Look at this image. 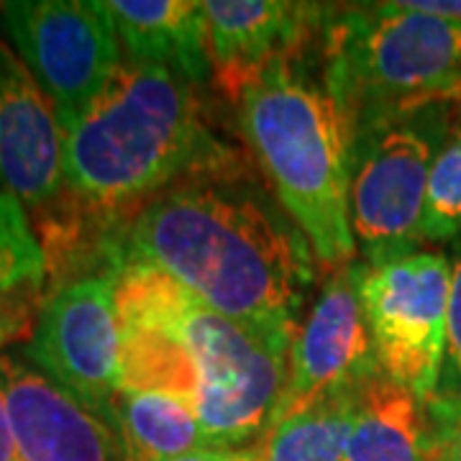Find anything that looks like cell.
I'll return each mask as SVG.
<instances>
[{"instance_id":"1","label":"cell","mask_w":461,"mask_h":461,"mask_svg":"<svg viewBox=\"0 0 461 461\" xmlns=\"http://www.w3.org/2000/svg\"><path fill=\"white\" fill-rule=\"evenodd\" d=\"M315 262L311 241L241 162L167 187L111 241L113 269L151 267L215 313L290 346Z\"/></svg>"},{"instance_id":"2","label":"cell","mask_w":461,"mask_h":461,"mask_svg":"<svg viewBox=\"0 0 461 461\" xmlns=\"http://www.w3.org/2000/svg\"><path fill=\"white\" fill-rule=\"evenodd\" d=\"M121 387L185 402L215 448L262 444L277 411L290 344L215 313L144 264L113 269Z\"/></svg>"},{"instance_id":"3","label":"cell","mask_w":461,"mask_h":461,"mask_svg":"<svg viewBox=\"0 0 461 461\" xmlns=\"http://www.w3.org/2000/svg\"><path fill=\"white\" fill-rule=\"evenodd\" d=\"M233 162L208 129L195 85L162 67L121 65L65 131L67 190L118 223L167 187Z\"/></svg>"},{"instance_id":"4","label":"cell","mask_w":461,"mask_h":461,"mask_svg":"<svg viewBox=\"0 0 461 461\" xmlns=\"http://www.w3.org/2000/svg\"><path fill=\"white\" fill-rule=\"evenodd\" d=\"M239 131L282 211L311 241L318 262H354L351 126L323 83L318 51L282 57L233 95Z\"/></svg>"},{"instance_id":"5","label":"cell","mask_w":461,"mask_h":461,"mask_svg":"<svg viewBox=\"0 0 461 461\" xmlns=\"http://www.w3.org/2000/svg\"><path fill=\"white\" fill-rule=\"evenodd\" d=\"M315 51L351 136L448 103L461 85V23L418 14L408 3H329Z\"/></svg>"},{"instance_id":"6","label":"cell","mask_w":461,"mask_h":461,"mask_svg":"<svg viewBox=\"0 0 461 461\" xmlns=\"http://www.w3.org/2000/svg\"><path fill=\"white\" fill-rule=\"evenodd\" d=\"M451 118V103H433L354 133L348 213L364 264L397 262L423 244L420 226L430 165Z\"/></svg>"},{"instance_id":"7","label":"cell","mask_w":461,"mask_h":461,"mask_svg":"<svg viewBox=\"0 0 461 461\" xmlns=\"http://www.w3.org/2000/svg\"><path fill=\"white\" fill-rule=\"evenodd\" d=\"M357 285L379 372L420 402L430 400L444 375L451 259L415 251L379 267L357 262Z\"/></svg>"},{"instance_id":"8","label":"cell","mask_w":461,"mask_h":461,"mask_svg":"<svg viewBox=\"0 0 461 461\" xmlns=\"http://www.w3.org/2000/svg\"><path fill=\"white\" fill-rule=\"evenodd\" d=\"M0 16L18 59L44 90L67 131L123 65L105 3L16 0L5 3Z\"/></svg>"},{"instance_id":"9","label":"cell","mask_w":461,"mask_h":461,"mask_svg":"<svg viewBox=\"0 0 461 461\" xmlns=\"http://www.w3.org/2000/svg\"><path fill=\"white\" fill-rule=\"evenodd\" d=\"M26 357L100 418L121 390V323L113 272L62 282L39 311Z\"/></svg>"},{"instance_id":"10","label":"cell","mask_w":461,"mask_h":461,"mask_svg":"<svg viewBox=\"0 0 461 461\" xmlns=\"http://www.w3.org/2000/svg\"><path fill=\"white\" fill-rule=\"evenodd\" d=\"M377 375L382 372L364 318L354 259L330 272L305 321L297 326L290 346L285 390L269 429L287 412L333 390L364 384Z\"/></svg>"},{"instance_id":"11","label":"cell","mask_w":461,"mask_h":461,"mask_svg":"<svg viewBox=\"0 0 461 461\" xmlns=\"http://www.w3.org/2000/svg\"><path fill=\"white\" fill-rule=\"evenodd\" d=\"M0 393L21 461H126L113 426L36 364L0 354Z\"/></svg>"},{"instance_id":"12","label":"cell","mask_w":461,"mask_h":461,"mask_svg":"<svg viewBox=\"0 0 461 461\" xmlns=\"http://www.w3.org/2000/svg\"><path fill=\"white\" fill-rule=\"evenodd\" d=\"M65 190V129L26 65L0 44V193L41 213Z\"/></svg>"},{"instance_id":"13","label":"cell","mask_w":461,"mask_h":461,"mask_svg":"<svg viewBox=\"0 0 461 461\" xmlns=\"http://www.w3.org/2000/svg\"><path fill=\"white\" fill-rule=\"evenodd\" d=\"M329 3L295 0H203L213 77L233 98L259 69L297 57L318 41Z\"/></svg>"},{"instance_id":"14","label":"cell","mask_w":461,"mask_h":461,"mask_svg":"<svg viewBox=\"0 0 461 461\" xmlns=\"http://www.w3.org/2000/svg\"><path fill=\"white\" fill-rule=\"evenodd\" d=\"M129 65L162 67L190 85L213 77L203 0H105Z\"/></svg>"},{"instance_id":"15","label":"cell","mask_w":461,"mask_h":461,"mask_svg":"<svg viewBox=\"0 0 461 461\" xmlns=\"http://www.w3.org/2000/svg\"><path fill=\"white\" fill-rule=\"evenodd\" d=\"M108 423L126 461H169L215 448L198 415L180 400L157 393L118 390L108 408Z\"/></svg>"},{"instance_id":"16","label":"cell","mask_w":461,"mask_h":461,"mask_svg":"<svg viewBox=\"0 0 461 461\" xmlns=\"http://www.w3.org/2000/svg\"><path fill=\"white\" fill-rule=\"evenodd\" d=\"M344 461H429L423 402L384 375L369 379Z\"/></svg>"},{"instance_id":"17","label":"cell","mask_w":461,"mask_h":461,"mask_svg":"<svg viewBox=\"0 0 461 461\" xmlns=\"http://www.w3.org/2000/svg\"><path fill=\"white\" fill-rule=\"evenodd\" d=\"M366 384V382H364ZM364 384L333 390L313 402L287 412L267 430L264 461H344L357 423Z\"/></svg>"},{"instance_id":"18","label":"cell","mask_w":461,"mask_h":461,"mask_svg":"<svg viewBox=\"0 0 461 461\" xmlns=\"http://www.w3.org/2000/svg\"><path fill=\"white\" fill-rule=\"evenodd\" d=\"M420 233L430 244H454L461 236V111L456 108L430 165Z\"/></svg>"},{"instance_id":"19","label":"cell","mask_w":461,"mask_h":461,"mask_svg":"<svg viewBox=\"0 0 461 461\" xmlns=\"http://www.w3.org/2000/svg\"><path fill=\"white\" fill-rule=\"evenodd\" d=\"M47 254L29 215L14 195L0 193V295L29 285H44Z\"/></svg>"},{"instance_id":"20","label":"cell","mask_w":461,"mask_h":461,"mask_svg":"<svg viewBox=\"0 0 461 461\" xmlns=\"http://www.w3.org/2000/svg\"><path fill=\"white\" fill-rule=\"evenodd\" d=\"M429 461H461V395H436L423 402Z\"/></svg>"},{"instance_id":"21","label":"cell","mask_w":461,"mask_h":461,"mask_svg":"<svg viewBox=\"0 0 461 461\" xmlns=\"http://www.w3.org/2000/svg\"><path fill=\"white\" fill-rule=\"evenodd\" d=\"M451 300H448V341L438 395H461V236L451 244Z\"/></svg>"},{"instance_id":"22","label":"cell","mask_w":461,"mask_h":461,"mask_svg":"<svg viewBox=\"0 0 461 461\" xmlns=\"http://www.w3.org/2000/svg\"><path fill=\"white\" fill-rule=\"evenodd\" d=\"M39 293H41L39 285H29L8 295H0V351L11 341L32 333Z\"/></svg>"},{"instance_id":"23","label":"cell","mask_w":461,"mask_h":461,"mask_svg":"<svg viewBox=\"0 0 461 461\" xmlns=\"http://www.w3.org/2000/svg\"><path fill=\"white\" fill-rule=\"evenodd\" d=\"M169 461H264L257 446L251 448H203Z\"/></svg>"},{"instance_id":"24","label":"cell","mask_w":461,"mask_h":461,"mask_svg":"<svg viewBox=\"0 0 461 461\" xmlns=\"http://www.w3.org/2000/svg\"><path fill=\"white\" fill-rule=\"evenodd\" d=\"M0 461H21L18 459L14 433H11V423H8V415H5L3 393H0Z\"/></svg>"},{"instance_id":"25","label":"cell","mask_w":461,"mask_h":461,"mask_svg":"<svg viewBox=\"0 0 461 461\" xmlns=\"http://www.w3.org/2000/svg\"><path fill=\"white\" fill-rule=\"evenodd\" d=\"M448 103H451V105H454L456 111H461V85L456 87V90H454V95L448 98Z\"/></svg>"},{"instance_id":"26","label":"cell","mask_w":461,"mask_h":461,"mask_svg":"<svg viewBox=\"0 0 461 461\" xmlns=\"http://www.w3.org/2000/svg\"><path fill=\"white\" fill-rule=\"evenodd\" d=\"M0 14H3V5H0Z\"/></svg>"}]
</instances>
